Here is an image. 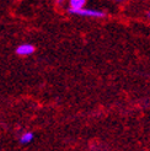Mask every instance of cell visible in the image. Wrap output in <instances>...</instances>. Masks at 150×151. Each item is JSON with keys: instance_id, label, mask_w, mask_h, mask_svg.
Masks as SVG:
<instances>
[{"instance_id": "1", "label": "cell", "mask_w": 150, "mask_h": 151, "mask_svg": "<svg viewBox=\"0 0 150 151\" xmlns=\"http://www.w3.org/2000/svg\"><path fill=\"white\" fill-rule=\"evenodd\" d=\"M71 14L75 15H80V16H87V17H103L105 16V12L99 11V10H92V9H81L78 11H69Z\"/></svg>"}, {"instance_id": "2", "label": "cell", "mask_w": 150, "mask_h": 151, "mask_svg": "<svg viewBox=\"0 0 150 151\" xmlns=\"http://www.w3.org/2000/svg\"><path fill=\"white\" fill-rule=\"evenodd\" d=\"M35 50H36L35 46L33 44H30V43H24L16 48V53L19 55H30V54H32V53H35Z\"/></svg>"}, {"instance_id": "3", "label": "cell", "mask_w": 150, "mask_h": 151, "mask_svg": "<svg viewBox=\"0 0 150 151\" xmlns=\"http://www.w3.org/2000/svg\"><path fill=\"white\" fill-rule=\"evenodd\" d=\"M69 4H70L69 11H78V10L84 9L86 1H85V0H70Z\"/></svg>"}, {"instance_id": "4", "label": "cell", "mask_w": 150, "mask_h": 151, "mask_svg": "<svg viewBox=\"0 0 150 151\" xmlns=\"http://www.w3.org/2000/svg\"><path fill=\"white\" fill-rule=\"evenodd\" d=\"M32 139H33V134L31 132H26L20 137V142L21 144H28V142L32 141Z\"/></svg>"}, {"instance_id": "5", "label": "cell", "mask_w": 150, "mask_h": 151, "mask_svg": "<svg viewBox=\"0 0 150 151\" xmlns=\"http://www.w3.org/2000/svg\"><path fill=\"white\" fill-rule=\"evenodd\" d=\"M148 17H149V19H150V11H149V12H148Z\"/></svg>"}]
</instances>
